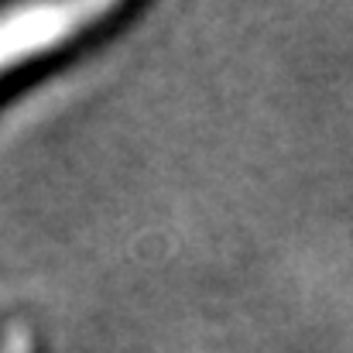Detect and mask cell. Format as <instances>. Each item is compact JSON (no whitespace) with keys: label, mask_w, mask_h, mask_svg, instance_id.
I'll return each mask as SVG.
<instances>
[{"label":"cell","mask_w":353,"mask_h":353,"mask_svg":"<svg viewBox=\"0 0 353 353\" xmlns=\"http://www.w3.org/2000/svg\"><path fill=\"white\" fill-rule=\"evenodd\" d=\"M120 7L110 0L90 3H41L0 10V76L72 41L103 17H114Z\"/></svg>","instance_id":"1"},{"label":"cell","mask_w":353,"mask_h":353,"mask_svg":"<svg viewBox=\"0 0 353 353\" xmlns=\"http://www.w3.org/2000/svg\"><path fill=\"white\" fill-rule=\"evenodd\" d=\"M0 353H31V336L21 323H10L3 326L0 333Z\"/></svg>","instance_id":"2"}]
</instances>
